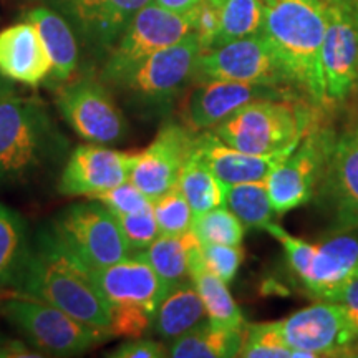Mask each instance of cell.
<instances>
[{"label":"cell","instance_id":"6da1fadb","mask_svg":"<svg viewBox=\"0 0 358 358\" xmlns=\"http://www.w3.org/2000/svg\"><path fill=\"white\" fill-rule=\"evenodd\" d=\"M15 287L24 297L37 299L110 334V303L93 271L73 256L53 231L42 232L35 249H29Z\"/></svg>","mask_w":358,"mask_h":358},{"label":"cell","instance_id":"7a4b0ae2","mask_svg":"<svg viewBox=\"0 0 358 358\" xmlns=\"http://www.w3.org/2000/svg\"><path fill=\"white\" fill-rule=\"evenodd\" d=\"M325 30L324 0H275L267 6L261 30L290 85L322 111L332 110L327 101L322 75Z\"/></svg>","mask_w":358,"mask_h":358},{"label":"cell","instance_id":"3957f363","mask_svg":"<svg viewBox=\"0 0 358 358\" xmlns=\"http://www.w3.org/2000/svg\"><path fill=\"white\" fill-rule=\"evenodd\" d=\"M320 108L307 100H256L244 105L211 131L227 146L252 155L292 153L320 127Z\"/></svg>","mask_w":358,"mask_h":358},{"label":"cell","instance_id":"277c9868","mask_svg":"<svg viewBox=\"0 0 358 358\" xmlns=\"http://www.w3.org/2000/svg\"><path fill=\"white\" fill-rule=\"evenodd\" d=\"M53 124L34 98L0 87V185L24 182L52 155Z\"/></svg>","mask_w":358,"mask_h":358},{"label":"cell","instance_id":"5b68a950","mask_svg":"<svg viewBox=\"0 0 358 358\" xmlns=\"http://www.w3.org/2000/svg\"><path fill=\"white\" fill-rule=\"evenodd\" d=\"M95 280L110 303V335L138 338L153 329L156 310L168 292L146 261L129 256L111 266L95 268Z\"/></svg>","mask_w":358,"mask_h":358},{"label":"cell","instance_id":"8992f818","mask_svg":"<svg viewBox=\"0 0 358 358\" xmlns=\"http://www.w3.org/2000/svg\"><path fill=\"white\" fill-rule=\"evenodd\" d=\"M267 231L282 244L295 277L308 294L320 301H330L345 282L358 274V227L332 232L319 244L290 236L275 222Z\"/></svg>","mask_w":358,"mask_h":358},{"label":"cell","instance_id":"52a82bcc","mask_svg":"<svg viewBox=\"0 0 358 358\" xmlns=\"http://www.w3.org/2000/svg\"><path fill=\"white\" fill-rule=\"evenodd\" d=\"M2 315L38 350L48 355H80L110 337L69 315L60 308L32 297H15L3 303Z\"/></svg>","mask_w":358,"mask_h":358},{"label":"cell","instance_id":"ba28073f","mask_svg":"<svg viewBox=\"0 0 358 358\" xmlns=\"http://www.w3.org/2000/svg\"><path fill=\"white\" fill-rule=\"evenodd\" d=\"M201 45L194 32L148 57L116 87L143 110L161 111L171 106L194 77Z\"/></svg>","mask_w":358,"mask_h":358},{"label":"cell","instance_id":"9c48e42d","mask_svg":"<svg viewBox=\"0 0 358 358\" xmlns=\"http://www.w3.org/2000/svg\"><path fill=\"white\" fill-rule=\"evenodd\" d=\"M192 32L189 13H176L150 2L120 35L101 71V82L118 85L148 57L176 43Z\"/></svg>","mask_w":358,"mask_h":358},{"label":"cell","instance_id":"30bf717a","mask_svg":"<svg viewBox=\"0 0 358 358\" xmlns=\"http://www.w3.org/2000/svg\"><path fill=\"white\" fill-rule=\"evenodd\" d=\"M297 357H358V334L342 303L320 301L275 322Z\"/></svg>","mask_w":358,"mask_h":358},{"label":"cell","instance_id":"8fae6325","mask_svg":"<svg viewBox=\"0 0 358 358\" xmlns=\"http://www.w3.org/2000/svg\"><path fill=\"white\" fill-rule=\"evenodd\" d=\"M53 232L92 271L123 261L131 254L113 213L98 201L70 206L55 219Z\"/></svg>","mask_w":358,"mask_h":358},{"label":"cell","instance_id":"7c38bea8","mask_svg":"<svg viewBox=\"0 0 358 358\" xmlns=\"http://www.w3.org/2000/svg\"><path fill=\"white\" fill-rule=\"evenodd\" d=\"M337 134L330 128L317 127L266 179L268 196L277 216L310 203L325 171Z\"/></svg>","mask_w":358,"mask_h":358},{"label":"cell","instance_id":"4fadbf2b","mask_svg":"<svg viewBox=\"0 0 358 358\" xmlns=\"http://www.w3.org/2000/svg\"><path fill=\"white\" fill-rule=\"evenodd\" d=\"M209 80L292 87L262 34L201 52L192 82Z\"/></svg>","mask_w":358,"mask_h":358},{"label":"cell","instance_id":"5bb4252c","mask_svg":"<svg viewBox=\"0 0 358 358\" xmlns=\"http://www.w3.org/2000/svg\"><path fill=\"white\" fill-rule=\"evenodd\" d=\"M322 75L330 108L358 93V20L348 0H325Z\"/></svg>","mask_w":358,"mask_h":358},{"label":"cell","instance_id":"9a60e30c","mask_svg":"<svg viewBox=\"0 0 358 358\" xmlns=\"http://www.w3.org/2000/svg\"><path fill=\"white\" fill-rule=\"evenodd\" d=\"M57 108L69 127L88 143L113 145L128 131L124 115L105 85L82 78L65 85L57 93Z\"/></svg>","mask_w":358,"mask_h":358},{"label":"cell","instance_id":"2e32d148","mask_svg":"<svg viewBox=\"0 0 358 358\" xmlns=\"http://www.w3.org/2000/svg\"><path fill=\"white\" fill-rule=\"evenodd\" d=\"M256 100H306L294 87H272L226 80L196 82L182 105L187 128L199 133L213 129L232 113Z\"/></svg>","mask_w":358,"mask_h":358},{"label":"cell","instance_id":"e0dca14e","mask_svg":"<svg viewBox=\"0 0 358 358\" xmlns=\"http://www.w3.org/2000/svg\"><path fill=\"white\" fill-rule=\"evenodd\" d=\"M313 198L332 232L358 227V123L337 136Z\"/></svg>","mask_w":358,"mask_h":358},{"label":"cell","instance_id":"ac0fdd59","mask_svg":"<svg viewBox=\"0 0 358 358\" xmlns=\"http://www.w3.org/2000/svg\"><path fill=\"white\" fill-rule=\"evenodd\" d=\"M199 133L186 124L166 123L155 141L134 155L129 181L153 203L178 185L179 174L194 153Z\"/></svg>","mask_w":358,"mask_h":358},{"label":"cell","instance_id":"d6986e66","mask_svg":"<svg viewBox=\"0 0 358 358\" xmlns=\"http://www.w3.org/2000/svg\"><path fill=\"white\" fill-rule=\"evenodd\" d=\"M134 155L110 150L105 145L75 148L62 171L58 191L64 196H88L108 191L129 179Z\"/></svg>","mask_w":358,"mask_h":358},{"label":"cell","instance_id":"ffe728a7","mask_svg":"<svg viewBox=\"0 0 358 358\" xmlns=\"http://www.w3.org/2000/svg\"><path fill=\"white\" fill-rule=\"evenodd\" d=\"M194 155L211 169L219 181L226 186H231L239 185V182L266 181L272 169L290 153H244V151L227 146L213 131H206L199 133Z\"/></svg>","mask_w":358,"mask_h":358},{"label":"cell","instance_id":"44dd1931","mask_svg":"<svg viewBox=\"0 0 358 358\" xmlns=\"http://www.w3.org/2000/svg\"><path fill=\"white\" fill-rule=\"evenodd\" d=\"M52 62L37 29L29 20L0 32V75L37 87L50 75Z\"/></svg>","mask_w":358,"mask_h":358},{"label":"cell","instance_id":"7402d4cb","mask_svg":"<svg viewBox=\"0 0 358 358\" xmlns=\"http://www.w3.org/2000/svg\"><path fill=\"white\" fill-rule=\"evenodd\" d=\"M153 0H70L78 25L95 47L110 52L131 19Z\"/></svg>","mask_w":358,"mask_h":358},{"label":"cell","instance_id":"603a6c76","mask_svg":"<svg viewBox=\"0 0 358 358\" xmlns=\"http://www.w3.org/2000/svg\"><path fill=\"white\" fill-rule=\"evenodd\" d=\"M27 20L32 24L42 38V43L52 62L50 75L55 82L71 78L78 62V45L70 25L64 17L50 8L37 7L29 12Z\"/></svg>","mask_w":358,"mask_h":358},{"label":"cell","instance_id":"cb8c5ba5","mask_svg":"<svg viewBox=\"0 0 358 358\" xmlns=\"http://www.w3.org/2000/svg\"><path fill=\"white\" fill-rule=\"evenodd\" d=\"M201 243L192 248L189 256V279L198 290L201 301L204 303L206 315L213 325L227 327V329H244L245 320L243 312L232 299L229 287L224 280L213 274L204 266L199 254Z\"/></svg>","mask_w":358,"mask_h":358},{"label":"cell","instance_id":"d4e9b609","mask_svg":"<svg viewBox=\"0 0 358 358\" xmlns=\"http://www.w3.org/2000/svg\"><path fill=\"white\" fill-rule=\"evenodd\" d=\"M208 320L204 303L192 282L174 285L161 299L153 329L164 340H176Z\"/></svg>","mask_w":358,"mask_h":358},{"label":"cell","instance_id":"484cf974","mask_svg":"<svg viewBox=\"0 0 358 358\" xmlns=\"http://www.w3.org/2000/svg\"><path fill=\"white\" fill-rule=\"evenodd\" d=\"M244 329H227L206 320L173 340L168 357L173 358H232L239 357Z\"/></svg>","mask_w":358,"mask_h":358},{"label":"cell","instance_id":"4316f807","mask_svg":"<svg viewBox=\"0 0 358 358\" xmlns=\"http://www.w3.org/2000/svg\"><path fill=\"white\" fill-rule=\"evenodd\" d=\"M198 243L199 239L189 229L181 236H159L150 248L134 256L150 264L166 287L171 289L189 277V256Z\"/></svg>","mask_w":358,"mask_h":358},{"label":"cell","instance_id":"83f0119b","mask_svg":"<svg viewBox=\"0 0 358 358\" xmlns=\"http://www.w3.org/2000/svg\"><path fill=\"white\" fill-rule=\"evenodd\" d=\"M178 187L189 204L194 219L226 206V185L194 153L181 169Z\"/></svg>","mask_w":358,"mask_h":358},{"label":"cell","instance_id":"f1b7e54d","mask_svg":"<svg viewBox=\"0 0 358 358\" xmlns=\"http://www.w3.org/2000/svg\"><path fill=\"white\" fill-rule=\"evenodd\" d=\"M219 13V35L214 47L261 34L267 3L264 0H211Z\"/></svg>","mask_w":358,"mask_h":358},{"label":"cell","instance_id":"f546056e","mask_svg":"<svg viewBox=\"0 0 358 358\" xmlns=\"http://www.w3.org/2000/svg\"><path fill=\"white\" fill-rule=\"evenodd\" d=\"M226 206L239 217L245 229H266L275 214L266 181L226 186Z\"/></svg>","mask_w":358,"mask_h":358},{"label":"cell","instance_id":"4dcf8cb0","mask_svg":"<svg viewBox=\"0 0 358 358\" xmlns=\"http://www.w3.org/2000/svg\"><path fill=\"white\" fill-rule=\"evenodd\" d=\"M27 252L24 221L19 214L0 204V289L15 285Z\"/></svg>","mask_w":358,"mask_h":358},{"label":"cell","instance_id":"1f68e13d","mask_svg":"<svg viewBox=\"0 0 358 358\" xmlns=\"http://www.w3.org/2000/svg\"><path fill=\"white\" fill-rule=\"evenodd\" d=\"M191 231L201 244L243 245L245 234L244 224L227 206L216 208L203 216L192 219Z\"/></svg>","mask_w":358,"mask_h":358},{"label":"cell","instance_id":"d6a6232c","mask_svg":"<svg viewBox=\"0 0 358 358\" xmlns=\"http://www.w3.org/2000/svg\"><path fill=\"white\" fill-rule=\"evenodd\" d=\"M239 357L243 358H297V352L285 343L275 322L244 327V342Z\"/></svg>","mask_w":358,"mask_h":358},{"label":"cell","instance_id":"836d02e7","mask_svg":"<svg viewBox=\"0 0 358 358\" xmlns=\"http://www.w3.org/2000/svg\"><path fill=\"white\" fill-rule=\"evenodd\" d=\"M155 219L161 236H181L191 229L192 211L178 185L153 201Z\"/></svg>","mask_w":358,"mask_h":358},{"label":"cell","instance_id":"e575fe53","mask_svg":"<svg viewBox=\"0 0 358 358\" xmlns=\"http://www.w3.org/2000/svg\"><path fill=\"white\" fill-rule=\"evenodd\" d=\"M118 222L120 231L127 241L131 252H141L150 248L156 239L161 236L158 222L155 219L153 204L143 211L131 214H113Z\"/></svg>","mask_w":358,"mask_h":358},{"label":"cell","instance_id":"d590c367","mask_svg":"<svg viewBox=\"0 0 358 358\" xmlns=\"http://www.w3.org/2000/svg\"><path fill=\"white\" fill-rule=\"evenodd\" d=\"M199 254L204 266L226 284L234 280L237 271L244 261L243 245L201 244Z\"/></svg>","mask_w":358,"mask_h":358},{"label":"cell","instance_id":"8d00e7d4","mask_svg":"<svg viewBox=\"0 0 358 358\" xmlns=\"http://www.w3.org/2000/svg\"><path fill=\"white\" fill-rule=\"evenodd\" d=\"M92 199L98 201L105 206L106 209H110L113 214H131L148 209L151 204V199L148 196L138 189L131 181H124L123 185H118L111 187L108 191L98 192L93 194Z\"/></svg>","mask_w":358,"mask_h":358},{"label":"cell","instance_id":"74e56055","mask_svg":"<svg viewBox=\"0 0 358 358\" xmlns=\"http://www.w3.org/2000/svg\"><path fill=\"white\" fill-rule=\"evenodd\" d=\"M192 32L198 37L201 52L211 50L216 45L219 35V13L211 0H203L194 10L191 12Z\"/></svg>","mask_w":358,"mask_h":358},{"label":"cell","instance_id":"f35d334b","mask_svg":"<svg viewBox=\"0 0 358 358\" xmlns=\"http://www.w3.org/2000/svg\"><path fill=\"white\" fill-rule=\"evenodd\" d=\"M108 357L113 358H163L168 357V348L156 340L138 337L120 345Z\"/></svg>","mask_w":358,"mask_h":358},{"label":"cell","instance_id":"ab89813d","mask_svg":"<svg viewBox=\"0 0 358 358\" xmlns=\"http://www.w3.org/2000/svg\"><path fill=\"white\" fill-rule=\"evenodd\" d=\"M330 301L342 303L358 334V274L353 275L348 282H345V284L330 297Z\"/></svg>","mask_w":358,"mask_h":358},{"label":"cell","instance_id":"60d3db41","mask_svg":"<svg viewBox=\"0 0 358 358\" xmlns=\"http://www.w3.org/2000/svg\"><path fill=\"white\" fill-rule=\"evenodd\" d=\"M159 7L166 8V10L176 12V13H189L199 6L203 0H153Z\"/></svg>","mask_w":358,"mask_h":358},{"label":"cell","instance_id":"b9f144b4","mask_svg":"<svg viewBox=\"0 0 358 358\" xmlns=\"http://www.w3.org/2000/svg\"><path fill=\"white\" fill-rule=\"evenodd\" d=\"M348 3H350L352 10H353V13H355V17L358 20V0H348Z\"/></svg>","mask_w":358,"mask_h":358},{"label":"cell","instance_id":"7bdbcfd3","mask_svg":"<svg viewBox=\"0 0 358 358\" xmlns=\"http://www.w3.org/2000/svg\"><path fill=\"white\" fill-rule=\"evenodd\" d=\"M264 2H266V3H267V6H268V3H272V2H275V0H264Z\"/></svg>","mask_w":358,"mask_h":358},{"label":"cell","instance_id":"ee69618b","mask_svg":"<svg viewBox=\"0 0 358 358\" xmlns=\"http://www.w3.org/2000/svg\"><path fill=\"white\" fill-rule=\"evenodd\" d=\"M324 2H325V0H324Z\"/></svg>","mask_w":358,"mask_h":358}]
</instances>
